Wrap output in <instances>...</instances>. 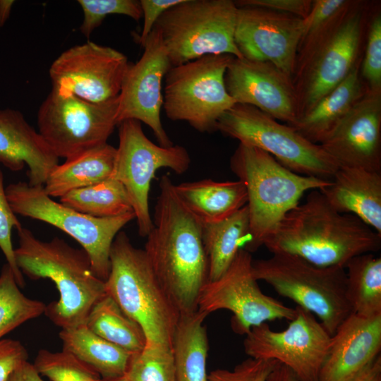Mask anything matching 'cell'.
Here are the masks:
<instances>
[{
    "label": "cell",
    "mask_w": 381,
    "mask_h": 381,
    "mask_svg": "<svg viewBox=\"0 0 381 381\" xmlns=\"http://www.w3.org/2000/svg\"><path fill=\"white\" fill-rule=\"evenodd\" d=\"M217 131L272 155L296 174L332 180L339 167L320 144L258 109L236 103L219 119Z\"/></svg>",
    "instance_id": "ba28073f"
},
{
    "label": "cell",
    "mask_w": 381,
    "mask_h": 381,
    "mask_svg": "<svg viewBox=\"0 0 381 381\" xmlns=\"http://www.w3.org/2000/svg\"><path fill=\"white\" fill-rule=\"evenodd\" d=\"M263 246L316 266L345 268L352 258L377 252L381 235L356 216L337 211L316 189L287 212Z\"/></svg>",
    "instance_id": "7a4b0ae2"
},
{
    "label": "cell",
    "mask_w": 381,
    "mask_h": 381,
    "mask_svg": "<svg viewBox=\"0 0 381 381\" xmlns=\"http://www.w3.org/2000/svg\"><path fill=\"white\" fill-rule=\"evenodd\" d=\"M373 4L356 0L334 35L292 80L298 118L343 81L362 57L368 24L375 11Z\"/></svg>",
    "instance_id": "5bb4252c"
},
{
    "label": "cell",
    "mask_w": 381,
    "mask_h": 381,
    "mask_svg": "<svg viewBox=\"0 0 381 381\" xmlns=\"http://www.w3.org/2000/svg\"><path fill=\"white\" fill-rule=\"evenodd\" d=\"M59 200L70 208L97 218L114 217L133 212L123 186L111 178L71 190Z\"/></svg>",
    "instance_id": "d6a6232c"
},
{
    "label": "cell",
    "mask_w": 381,
    "mask_h": 381,
    "mask_svg": "<svg viewBox=\"0 0 381 381\" xmlns=\"http://www.w3.org/2000/svg\"><path fill=\"white\" fill-rule=\"evenodd\" d=\"M303 19L261 7H238L235 44L243 58L267 61L293 77Z\"/></svg>",
    "instance_id": "ac0fdd59"
},
{
    "label": "cell",
    "mask_w": 381,
    "mask_h": 381,
    "mask_svg": "<svg viewBox=\"0 0 381 381\" xmlns=\"http://www.w3.org/2000/svg\"><path fill=\"white\" fill-rule=\"evenodd\" d=\"M78 3L83 12L80 30L86 37L108 15H124L137 21L143 17L140 1L137 0H78Z\"/></svg>",
    "instance_id": "8d00e7d4"
},
{
    "label": "cell",
    "mask_w": 381,
    "mask_h": 381,
    "mask_svg": "<svg viewBox=\"0 0 381 381\" xmlns=\"http://www.w3.org/2000/svg\"><path fill=\"white\" fill-rule=\"evenodd\" d=\"M129 64L123 53L109 47L90 41L73 46L49 68L52 90L91 102H106L119 96Z\"/></svg>",
    "instance_id": "2e32d148"
},
{
    "label": "cell",
    "mask_w": 381,
    "mask_h": 381,
    "mask_svg": "<svg viewBox=\"0 0 381 381\" xmlns=\"http://www.w3.org/2000/svg\"><path fill=\"white\" fill-rule=\"evenodd\" d=\"M17 232L18 267L31 279H50L59 294L44 314L61 329L85 325L93 306L107 294L104 281L94 273L88 255L58 237L42 241L23 226Z\"/></svg>",
    "instance_id": "3957f363"
},
{
    "label": "cell",
    "mask_w": 381,
    "mask_h": 381,
    "mask_svg": "<svg viewBox=\"0 0 381 381\" xmlns=\"http://www.w3.org/2000/svg\"><path fill=\"white\" fill-rule=\"evenodd\" d=\"M128 381H176L172 349L159 344H145L132 353L125 374Z\"/></svg>",
    "instance_id": "e575fe53"
},
{
    "label": "cell",
    "mask_w": 381,
    "mask_h": 381,
    "mask_svg": "<svg viewBox=\"0 0 381 381\" xmlns=\"http://www.w3.org/2000/svg\"><path fill=\"white\" fill-rule=\"evenodd\" d=\"M237 9L231 0H183L162 13L153 29L172 66L210 54L243 58L234 41Z\"/></svg>",
    "instance_id": "52a82bcc"
},
{
    "label": "cell",
    "mask_w": 381,
    "mask_h": 381,
    "mask_svg": "<svg viewBox=\"0 0 381 381\" xmlns=\"http://www.w3.org/2000/svg\"><path fill=\"white\" fill-rule=\"evenodd\" d=\"M116 148L108 143L93 147L58 164L44 185L51 198H61L68 192L87 187L111 177Z\"/></svg>",
    "instance_id": "484cf974"
},
{
    "label": "cell",
    "mask_w": 381,
    "mask_h": 381,
    "mask_svg": "<svg viewBox=\"0 0 381 381\" xmlns=\"http://www.w3.org/2000/svg\"><path fill=\"white\" fill-rule=\"evenodd\" d=\"M265 381H298V380L288 367L278 362Z\"/></svg>",
    "instance_id": "bcb514c9"
},
{
    "label": "cell",
    "mask_w": 381,
    "mask_h": 381,
    "mask_svg": "<svg viewBox=\"0 0 381 381\" xmlns=\"http://www.w3.org/2000/svg\"><path fill=\"white\" fill-rule=\"evenodd\" d=\"M6 193L16 214L51 224L73 238L88 255L95 275L107 279L111 244L121 229L135 219L133 212L114 217H91L54 201L44 186L25 181L9 184Z\"/></svg>",
    "instance_id": "30bf717a"
},
{
    "label": "cell",
    "mask_w": 381,
    "mask_h": 381,
    "mask_svg": "<svg viewBox=\"0 0 381 381\" xmlns=\"http://www.w3.org/2000/svg\"><path fill=\"white\" fill-rule=\"evenodd\" d=\"M296 309L284 330L274 331L267 322L253 327L246 334L244 351L250 358L284 365L298 381H319L332 336L313 313Z\"/></svg>",
    "instance_id": "9a60e30c"
},
{
    "label": "cell",
    "mask_w": 381,
    "mask_h": 381,
    "mask_svg": "<svg viewBox=\"0 0 381 381\" xmlns=\"http://www.w3.org/2000/svg\"><path fill=\"white\" fill-rule=\"evenodd\" d=\"M381 315L351 313L331 337L319 381H352L380 355Z\"/></svg>",
    "instance_id": "44dd1931"
},
{
    "label": "cell",
    "mask_w": 381,
    "mask_h": 381,
    "mask_svg": "<svg viewBox=\"0 0 381 381\" xmlns=\"http://www.w3.org/2000/svg\"><path fill=\"white\" fill-rule=\"evenodd\" d=\"M230 168L247 192L250 233L243 248L250 253L263 246L305 192L332 181L293 172L267 152L242 143L230 158Z\"/></svg>",
    "instance_id": "277c9868"
},
{
    "label": "cell",
    "mask_w": 381,
    "mask_h": 381,
    "mask_svg": "<svg viewBox=\"0 0 381 381\" xmlns=\"http://www.w3.org/2000/svg\"><path fill=\"white\" fill-rule=\"evenodd\" d=\"M144 52L135 64L130 63L125 73L116 114L118 125L133 119L152 131L159 145L173 143L161 121L163 107L162 79L172 67L158 32L152 29L143 45Z\"/></svg>",
    "instance_id": "e0dca14e"
},
{
    "label": "cell",
    "mask_w": 381,
    "mask_h": 381,
    "mask_svg": "<svg viewBox=\"0 0 381 381\" xmlns=\"http://www.w3.org/2000/svg\"><path fill=\"white\" fill-rule=\"evenodd\" d=\"M183 0H140L143 26L138 42L143 47L157 20L167 10Z\"/></svg>",
    "instance_id": "7bdbcfd3"
},
{
    "label": "cell",
    "mask_w": 381,
    "mask_h": 381,
    "mask_svg": "<svg viewBox=\"0 0 381 381\" xmlns=\"http://www.w3.org/2000/svg\"><path fill=\"white\" fill-rule=\"evenodd\" d=\"M252 262L251 253L241 248L225 272L203 286L198 298V310L207 316L219 310L231 311V327L241 334L267 321H290L296 315V308L261 291L253 274Z\"/></svg>",
    "instance_id": "4fadbf2b"
},
{
    "label": "cell",
    "mask_w": 381,
    "mask_h": 381,
    "mask_svg": "<svg viewBox=\"0 0 381 381\" xmlns=\"http://www.w3.org/2000/svg\"><path fill=\"white\" fill-rule=\"evenodd\" d=\"M234 57L210 54L172 66L165 75L162 107L167 117L186 121L200 133L216 131L220 116L236 104L224 82Z\"/></svg>",
    "instance_id": "9c48e42d"
},
{
    "label": "cell",
    "mask_w": 381,
    "mask_h": 381,
    "mask_svg": "<svg viewBox=\"0 0 381 381\" xmlns=\"http://www.w3.org/2000/svg\"><path fill=\"white\" fill-rule=\"evenodd\" d=\"M352 381H381V356H378Z\"/></svg>",
    "instance_id": "f6af8a7d"
},
{
    "label": "cell",
    "mask_w": 381,
    "mask_h": 381,
    "mask_svg": "<svg viewBox=\"0 0 381 381\" xmlns=\"http://www.w3.org/2000/svg\"><path fill=\"white\" fill-rule=\"evenodd\" d=\"M207 317L198 310L180 317L172 344L176 381H208L209 343L203 324Z\"/></svg>",
    "instance_id": "83f0119b"
},
{
    "label": "cell",
    "mask_w": 381,
    "mask_h": 381,
    "mask_svg": "<svg viewBox=\"0 0 381 381\" xmlns=\"http://www.w3.org/2000/svg\"><path fill=\"white\" fill-rule=\"evenodd\" d=\"M13 4V0H0V27L8 19Z\"/></svg>",
    "instance_id": "7dc6e473"
},
{
    "label": "cell",
    "mask_w": 381,
    "mask_h": 381,
    "mask_svg": "<svg viewBox=\"0 0 381 381\" xmlns=\"http://www.w3.org/2000/svg\"><path fill=\"white\" fill-rule=\"evenodd\" d=\"M28 358L27 349L19 341L0 339V381H7L11 373Z\"/></svg>",
    "instance_id": "b9f144b4"
},
{
    "label": "cell",
    "mask_w": 381,
    "mask_h": 381,
    "mask_svg": "<svg viewBox=\"0 0 381 381\" xmlns=\"http://www.w3.org/2000/svg\"><path fill=\"white\" fill-rule=\"evenodd\" d=\"M255 278L315 317L332 336L352 313L346 299V275L342 267H319L289 253H277L253 260Z\"/></svg>",
    "instance_id": "8992f818"
},
{
    "label": "cell",
    "mask_w": 381,
    "mask_h": 381,
    "mask_svg": "<svg viewBox=\"0 0 381 381\" xmlns=\"http://www.w3.org/2000/svg\"><path fill=\"white\" fill-rule=\"evenodd\" d=\"M356 1L313 0L310 12L303 19L292 80L334 35Z\"/></svg>",
    "instance_id": "f546056e"
},
{
    "label": "cell",
    "mask_w": 381,
    "mask_h": 381,
    "mask_svg": "<svg viewBox=\"0 0 381 381\" xmlns=\"http://www.w3.org/2000/svg\"><path fill=\"white\" fill-rule=\"evenodd\" d=\"M33 365L40 375L51 381H101L102 377L89 365L73 353L61 350L52 352L40 349Z\"/></svg>",
    "instance_id": "d590c367"
},
{
    "label": "cell",
    "mask_w": 381,
    "mask_h": 381,
    "mask_svg": "<svg viewBox=\"0 0 381 381\" xmlns=\"http://www.w3.org/2000/svg\"><path fill=\"white\" fill-rule=\"evenodd\" d=\"M118 126L119 145L110 178L123 186L135 215L138 234L146 237L153 224L149 194L156 171L169 168L182 174L190 167V157L181 145L163 147L152 142L138 121L128 119Z\"/></svg>",
    "instance_id": "8fae6325"
},
{
    "label": "cell",
    "mask_w": 381,
    "mask_h": 381,
    "mask_svg": "<svg viewBox=\"0 0 381 381\" xmlns=\"http://www.w3.org/2000/svg\"><path fill=\"white\" fill-rule=\"evenodd\" d=\"M101 381H128L125 376L120 377H116V378H110V379H102Z\"/></svg>",
    "instance_id": "c3c4849f"
},
{
    "label": "cell",
    "mask_w": 381,
    "mask_h": 381,
    "mask_svg": "<svg viewBox=\"0 0 381 381\" xmlns=\"http://www.w3.org/2000/svg\"><path fill=\"white\" fill-rule=\"evenodd\" d=\"M185 206L201 223L224 220L247 204V192L240 180L216 181L203 179L174 184Z\"/></svg>",
    "instance_id": "d4e9b609"
},
{
    "label": "cell",
    "mask_w": 381,
    "mask_h": 381,
    "mask_svg": "<svg viewBox=\"0 0 381 381\" xmlns=\"http://www.w3.org/2000/svg\"><path fill=\"white\" fill-rule=\"evenodd\" d=\"M63 350L89 365L102 379L125 376L132 353L104 339L85 325L61 329Z\"/></svg>",
    "instance_id": "4316f807"
},
{
    "label": "cell",
    "mask_w": 381,
    "mask_h": 381,
    "mask_svg": "<svg viewBox=\"0 0 381 381\" xmlns=\"http://www.w3.org/2000/svg\"><path fill=\"white\" fill-rule=\"evenodd\" d=\"M7 381H44L35 368L33 364L28 361L20 363L10 375Z\"/></svg>",
    "instance_id": "ee69618b"
},
{
    "label": "cell",
    "mask_w": 381,
    "mask_h": 381,
    "mask_svg": "<svg viewBox=\"0 0 381 381\" xmlns=\"http://www.w3.org/2000/svg\"><path fill=\"white\" fill-rule=\"evenodd\" d=\"M234 2L237 7H261L305 19L310 12L313 0H238Z\"/></svg>",
    "instance_id": "60d3db41"
},
{
    "label": "cell",
    "mask_w": 381,
    "mask_h": 381,
    "mask_svg": "<svg viewBox=\"0 0 381 381\" xmlns=\"http://www.w3.org/2000/svg\"><path fill=\"white\" fill-rule=\"evenodd\" d=\"M22 225L13 211L7 198L4 183V174L0 169V249L7 264L11 268L15 279L20 288L24 287L23 274L18 267L15 258V248L12 244L11 231L13 228L20 229Z\"/></svg>",
    "instance_id": "f35d334b"
},
{
    "label": "cell",
    "mask_w": 381,
    "mask_h": 381,
    "mask_svg": "<svg viewBox=\"0 0 381 381\" xmlns=\"http://www.w3.org/2000/svg\"><path fill=\"white\" fill-rule=\"evenodd\" d=\"M152 224L144 249L149 264L181 315L193 313L208 282L202 224L178 197L167 175L160 179Z\"/></svg>",
    "instance_id": "6da1fadb"
},
{
    "label": "cell",
    "mask_w": 381,
    "mask_h": 381,
    "mask_svg": "<svg viewBox=\"0 0 381 381\" xmlns=\"http://www.w3.org/2000/svg\"><path fill=\"white\" fill-rule=\"evenodd\" d=\"M85 325L97 335L132 353L142 351L145 346L140 326L108 294L93 306Z\"/></svg>",
    "instance_id": "1f68e13d"
},
{
    "label": "cell",
    "mask_w": 381,
    "mask_h": 381,
    "mask_svg": "<svg viewBox=\"0 0 381 381\" xmlns=\"http://www.w3.org/2000/svg\"><path fill=\"white\" fill-rule=\"evenodd\" d=\"M319 190L337 211L356 216L381 235V172L339 167Z\"/></svg>",
    "instance_id": "603a6c76"
},
{
    "label": "cell",
    "mask_w": 381,
    "mask_h": 381,
    "mask_svg": "<svg viewBox=\"0 0 381 381\" xmlns=\"http://www.w3.org/2000/svg\"><path fill=\"white\" fill-rule=\"evenodd\" d=\"M278 362L248 358L233 370L216 369L208 374V381H265Z\"/></svg>",
    "instance_id": "ab89813d"
},
{
    "label": "cell",
    "mask_w": 381,
    "mask_h": 381,
    "mask_svg": "<svg viewBox=\"0 0 381 381\" xmlns=\"http://www.w3.org/2000/svg\"><path fill=\"white\" fill-rule=\"evenodd\" d=\"M47 305L25 296L6 263L0 274V339L26 322L44 314Z\"/></svg>",
    "instance_id": "836d02e7"
},
{
    "label": "cell",
    "mask_w": 381,
    "mask_h": 381,
    "mask_svg": "<svg viewBox=\"0 0 381 381\" xmlns=\"http://www.w3.org/2000/svg\"><path fill=\"white\" fill-rule=\"evenodd\" d=\"M118 104L119 96L96 103L52 90L37 111L38 132L59 158L68 159L107 143Z\"/></svg>",
    "instance_id": "7c38bea8"
},
{
    "label": "cell",
    "mask_w": 381,
    "mask_h": 381,
    "mask_svg": "<svg viewBox=\"0 0 381 381\" xmlns=\"http://www.w3.org/2000/svg\"><path fill=\"white\" fill-rule=\"evenodd\" d=\"M201 224L202 241L208 260V282H212L225 272L248 240V207L245 205L224 220Z\"/></svg>",
    "instance_id": "f1b7e54d"
},
{
    "label": "cell",
    "mask_w": 381,
    "mask_h": 381,
    "mask_svg": "<svg viewBox=\"0 0 381 381\" xmlns=\"http://www.w3.org/2000/svg\"><path fill=\"white\" fill-rule=\"evenodd\" d=\"M105 291L142 328L145 344L172 349L181 314L155 275L144 250L135 248L124 231L111 244Z\"/></svg>",
    "instance_id": "5b68a950"
},
{
    "label": "cell",
    "mask_w": 381,
    "mask_h": 381,
    "mask_svg": "<svg viewBox=\"0 0 381 381\" xmlns=\"http://www.w3.org/2000/svg\"><path fill=\"white\" fill-rule=\"evenodd\" d=\"M224 82L236 103L253 106L288 126L296 122L297 98L292 78L272 64L234 57Z\"/></svg>",
    "instance_id": "d6986e66"
},
{
    "label": "cell",
    "mask_w": 381,
    "mask_h": 381,
    "mask_svg": "<svg viewBox=\"0 0 381 381\" xmlns=\"http://www.w3.org/2000/svg\"><path fill=\"white\" fill-rule=\"evenodd\" d=\"M361 60L343 81L289 126L308 140L320 144L367 91L360 73Z\"/></svg>",
    "instance_id": "cb8c5ba5"
},
{
    "label": "cell",
    "mask_w": 381,
    "mask_h": 381,
    "mask_svg": "<svg viewBox=\"0 0 381 381\" xmlns=\"http://www.w3.org/2000/svg\"><path fill=\"white\" fill-rule=\"evenodd\" d=\"M0 164L13 171L26 164L28 183L44 186L59 157L21 112L6 109H0Z\"/></svg>",
    "instance_id": "7402d4cb"
},
{
    "label": "cell",
    "mask_w": 381,
    "mask_h": 381,
    "mask_svg": "<svg viewBox=\"0 0 381 381\" xmlns=\"http://www.w3.org/2000/svg\"><path fill=\"white\" fill-rule=\"evenodd\" d=\"M361 64V76L367 89L381 92V13L376 8L366 34L365 47Z\"/></svg>",
    "instance_id": "74e56055"
},
{
    "label": "cell",
    "mask_w": 381,
    "mask_h": 381,
    "mask_svg": "<svg viewBox=\"0 0 381 381\" xmlns=\"http://www.w3.org/2000/svg\"><path fill=\"white\" fill-rule=\"evenodd\" d=\"M320 145L339 167L381 172V92L367 89Z\"/></svg>",
    "instance_id": "ffe728a7"
},
{
    "label": "cell",
    "mask_w": 381,
    "mask_h": 381,
    "mask_svg": "<svg viewBox=\"0 0 381 381\" xmlns=\"http://www.w3.org/2000/svg\"><path fill=\"white\" fill-rule=\"evenodd\" d=\"M345 271L351 313L365 318L381 315V258L373 253L355 256Z\"/></svg>",
    "instance_id": "4dcf8cb0"
}]
</instances>
